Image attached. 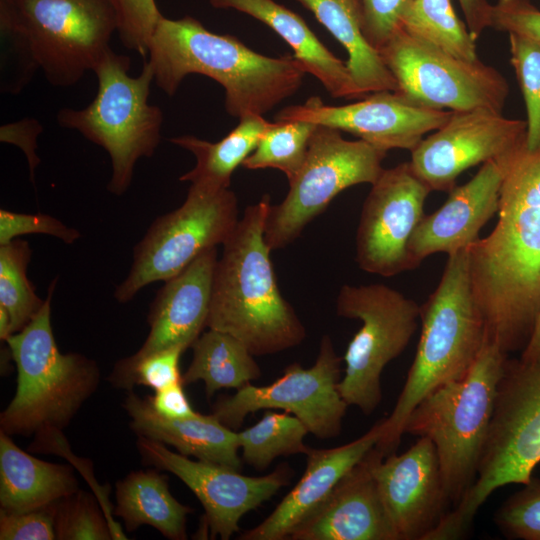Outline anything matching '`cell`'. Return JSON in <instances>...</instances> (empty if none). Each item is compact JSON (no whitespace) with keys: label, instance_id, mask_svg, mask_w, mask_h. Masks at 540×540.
I'll use <instances>...</instances> for the list:
<instances>
[{"label":"cell","instance_id":"cell-16","mask_svg":"<svg viewBox=\"0 0 540 540\" xmlns=\"http://www.w3.org/2000/svg\"><path fill=\"white\" fill-rule=\"evenodd\" d=\"M137 448L145 464L171 472L195 494L204 509L203 528L211 538L230 539L241 518L289 485L292 477L284 464L263 476H246L224 465L192 460L142 436Z\"/></svg>","mask_w":540,"mask_h":540},{"label":"cell","instance_id":"cell-37","mask_svg":"<svg viewBox=\"0 0 540 540\" xmlns=\"http://www.w3.org/2000/svg\"><path fill=\"white\" fill-rule=\"evenodd\" d=\"M181 348L160 351L137 361L119 360L108 380L117 388L132 390L135 385H143L158 391L183 383L179 361L183 354Z\"/></svg>","mask_w":540,"mask_h":540},{"label":"cell","instance_id":"cell-26","mask_svg":"<svg viewBox=\"0 0 540 540\" xmlns=\"http://www.w3.org/2000/svg\"><path fill=\"white\" fill-rule=\"evenodd\" d=\"M78 490L70 465L36 458L0 431V510L22 513L41 509Z\"/></svg>","mask_w":540,"mask_h":540},{"label":"cell","instance_id":"cell-4","mask_svg":"<svg viewBox=\"0 0 540 540\" xmlns=\"http://www.w3.org/2000/svg\"><path fill=\"white\" fill-rule=\"evenodd\" d=\"M421 332L405 384L375 445L396 452L415 406L438 387L464 377L479 356L487 332L471 287L468 248L448 256L441 279L420 305Z\"/></svg>","mask_w":540,"mask_h":540},{"label":"cell","instance_id":"cell-15","mask_svg":"<svg viewBox=\"0 0 540 540\" xmlns=\"http://www.w3.org/2000/svg\"><path fill=\"white\" fill-rule=\"evenodd\" d=\"M431 191L410 162L383 170L363 203L356 231V262L361 270L391 277L415 269L409 242L425 215Z\"/></svg>","mask_w":540,"mask_h":540},{"label":"cell","instance_id":"cell-41","mask_svg":"<svg viewBox=\"0 0 540 540\" xmlns=\"http://www.w3.org/2000/svg\"><path fill=\"white\" fill-rule=\"evenodd\" d=\"M362 31L367 42L378 52L401 28L413 0H358Z\"/></svg>","mask_w":540,"mask_h":540},{"label":"cell","instance_id":"cell-47","mask_svg":"<svg viewBox=\"0 0 540 540\" xmlns=\"http://www.w3.org/2000/svg\"><path fill=\"white\" fill-rule=\"evenodd\" d=\"M466 25L475 40L491 27L492 4L488 0H458Z\"/></svg>","mask_w":540,"mask_h":540},{"label":"cell","instance_id":"cell-13","mask_svg":"<svg viewBox=\"0 0 540 540\" xmlns=\"http://www.w3.org/2000/svg\"><path fill=\"white\" fill-rule=\"evenodd\" d=\"M398 86L396 92L436 110L489 109L502 113L509 86L479 59L455 57L399 28L380 49Z\"/></svg>","mask_w":540,"mask_h":540},{"label":"cell","instance_id":"cell-45","mask_svg":"<svg viewBox=\"0 0 540 540\" xmlns=\"http://www.w3.org/2000/svg\"><path fill=\"white\" fill-rule=\"evenodd\" d=\"M42 131L41 125L33 119H25L12 125L1 127V142L13 143L19 146L29 163L31 181L33 182L34 170L40 159L37 156V137Z\"/></svg>","mask_w":540,"mask_h":540},{"label":"cell","instance_id":"cell-44","mask_svg":"<svg viewBox=\"0 0 540 540\" xmlns=\"http://www.w3.org/2000/svg\"><path fill=\"white\" fill-rule=\"evenodd\" d=\"M491 27L540 40V10L530 0H497Z\"/></svg>","mask_w":540,"mask_h":540},{"label":"cell","instance_id":"cell-27","mask_svg":"<svg viewBox=\"0 0 540 540\" xmlns=\"http://www.w3.org/2000/svg\"><path fill=\"white\" fill-rule=\"evenodd\" d=\"M345 48L350 74L361 93L397 91L395 78L379 52L365 39L358 0H297Z\"/></svg>","mask_w":540,"mask_h":540},{"label":"cell","instance_id":"cell-2","mask_svg":"<svg viewBox=\"0 0 540 540\" xmlns=\"http://www.w3.org/2000/svg\"><path fill=\"white\" fill-rule=\"evenodd\" d=\"M148 55L154 81L167 95H174L187 75L207 76L224 88L226 112L238 119L267 113L295 94L306 74L293 55L259 54L232 35L207 30L191 16H163Z\"/></svg>","mask_w":540,"mask_h":540},{"label":"cell","instance_id":"cell-22","mask_svg":"<svg viewBox=\"0 0 540 540\" xmlns=\"http://www.w3.org/2000/svg\"><path fill=\"white\" fill-rule=\"evenodd\" d=\"M217 260V247L208 249L182 272L164 281L149 307L147 338L125 360L134 362L160 351H185L192 346L207 328Z\"/></svg>","mask_w":540,"mask_h":540},{"label":"cell","instance_id":"cell-21","mask_svg":"<svg viewBox=\"0 0 540 540\" xmlns=\"http://www.w3.org/2000/svg\"><path fill=\"white\" fill-rule=\"evenodd\" d=\"M503 174L500 160L482 164L473 178L449 192L439 209L423 216L409 242L414 268L433 254L451 256L478 239L498 211Z\"/></svg>","mask_w":540,"mask_h":540},{"label":"cell","instance_id":"cell-18","mask_svg":"<svg viewBox=\"0 0 540 540\" xmlns=\"http://www.w3.org/2000/svg\"><path fill=\"white\" fill-rule=\"evenodd\" d=\"M451 114L450 110L428 108L399 92L384 90L342 106L326 105L320 97H310L304 104L280 110L275 121H308L351 133L386 151H411L425 134L440 128Z\"/></svg>","mask_w":540,"mask_h":540},{"label":"cell","instance_id":"cell-23","mask_svg":"<svg viewBox=\"0 0 540 540\" xmlns=\"http://www.w3.org/2000/svg\"><path fill=\"white\" fill-rule=\"evenodd\" d=\"M383 419L359 438L334 448H310L306 468L297 484L260 524L242 533L240 540H287L330 494L339 480L379 441Z\"/></svg>","mask_w":540,"mask_h":540},{"label":"cell","instance_id":"cell-34","mask_svg":"<svg viewBox=\"0 0 540 540\" xmlns=\"http://www.w3.org/2000/svg\"><path fill=\"white\" fill-rule=\"evenodd\" d=\"M317 126L301 120L270 122L242 166L250 170L278 169L290 182L305 161L310 139Z\"/></svg>","mask_w":540,"mask_h":540},{"label":"cell","instance_id":"cell-35","mask_svg":"<svg viewBox=\"0 0 540 540\" xmlns=\"http://www.w3.org/2000/svg\"><path fill=\"white\" fill-rule=\"evenodd\" d=\"M95 495L78 490L55 504L58 540H110L115 531Z\"/></svg>","mask_w":540,"mask_h":540},{"label":"cell","instance_id":"cell-30","mask_svg":"<svg viewBox=\"0 0 540 540\" xmlns=\"http://www.w3.org/2000/svg\"><path fill=\"white\" fill-rule=\"evenodd\" d=\"M192 361L182 375L184 385L202 380L207 398L223 388H240L262 372L248 348L233 335L208 328L191 346Z\"/></svg>","mask_w":540,"mask_h":540},{"label":"cell","instance_id":"cell-40","mask_svg":"<svg viewBox=\"0 0 540 540\" xmlns=\"http://www.w3.org/2000/svg\"><path fill=\"white\" fill-rule=\"evenodd\" d=\"M117 16L122 45L141 56L148 54L150 39L163 17L155 0H110Z\"/></svg>","mask_w":540,"mask_h":540},{"label":"cell","instance_id":"cell-48","mask_svg":"<svg viewBox=\"0 0 540 540\" xmlns=\"http://www.w3.org/2000/svg\"><path fill=\"white\" fill-rule=\"evenodd\" d=\"M540 356V309L531 338L522 351L520 359L525 362L535 360Z\"/></svg>","mask_w":540,"mask_h":540},{"label":"cell","instance_id":"cell-10","mask_svg":"<svg viewBox=\"0 0 540 540\" xmlns=\"http://www.w3.org/2000/svg\"><path fill=\"white\" fill-rule=\"evenodd\" d=\"M336 312L362 322L345 351L338 389L348 406L370 415L382 401L384 368L402 354L420 324V305L385 284L343 285Z\"/></svg>","mask_w":540,"mask_h":540},{"label":"cell","instance_id":"cell-19","mask_svg":"<svg viewBox=\"0 0 540 540\" xmlns=\"http://www.w3.org/2000/svg\"><path fill=\"white\" fill-rule=\"evenodd\" d=\"M398 540H427L449 511L434 444L419 437L407 451L380 458L373 469Z\"/></svg>","mask_w":540,"mask_h":540},{"label":"cell","instance_id":"cell-49","mask_svg":"<svg viewBox=\"0 0 540 540\" xmlns=\"http://www.w3.org/2000/svg\"><path fill=\"white\" fill-rule=\"evenodd\" d=\"M12 335L11 319L5 308L0 306V340H6Z\"/></svg>","mask_w":540,"mask_h":540},{"label":"cell","instance_id":"cell-28","mask_svg":"<svg viewBox=\"0 0 540 540\" xmlns=\"http://www.w3.org/2000/svg\"><path fill=\"white\" fill-rule=\"evenodd\" d=\"M159 469L132 471L116 483V507L127 531L147 524L171 540H185L187 515L193 510L170 492Z\"/></svg>","mask_w":540,"mask_h":540},{"label":"cell","instance_id":"cell-9","mask_svg":"<svg viewBox=\"0 0 540 540\" xmlns=\"http://www.w3.org/2000/svg\"><path fill=\"white\" fill-rule=\"evenodd\" d=\"M0 20L25 35L39 69L60 87L95 70L118 26L110 0H0Z\"/></svg>","mask_w":540,"mask_h":540},{"label":"cell","instance_id":"cell-11","mask_svg":"<svg viewBox=\"0 0 540 540\" xmlns=\"http://www.w3.org/2000/svg\"><path fill=\"white\" fill-rule=\"evenodd\" d=\"M239 220L238 198L230 188L191 184L183 204L157 217L136 244L114 298L127 303L145 286L176 276L206 250L223 245Z\"/></svg>","mask_w":540,"mask_h":540},{"label":"cell","instance_id":"cell-20","mask_svg":"<svg viewBox=\"0 0 540 540\" xmlns=\"http://www.w3.org/2000/svg\"><path fill=\"white\" fill-rule=\"evenodd\" d=\"M383 457L374 446L287 540H398L373 473Z\"/></svg>","mask_w":540,"mask_h":540},{"label":"cell","instance_id":"cell-31","mask_svg":"<svg viewBox=\"0 0 540 540\" xmlns=\"http://www.w3.org/2000/svg\"><path fill=\"white\" fill-rule=\"evenodd\" d=\"M401 28L455 57L479 59L476 40L455 13L451 0H413Z\"/></svg>","mask_w":540,"mask_h":540},{"label":"cell","instance_id":"cell-17","mask_svg":"<svg viewBox=\"0 0 540 540\" xmlns=\"http://www.w3.org/2000/svg\"><path fill=\"white\" fill-rule=\"evenodd\" d=\"M526 130V121L493 110L452 111L440 128L411 150L410 163L432 191L449 193L462 172L525 145Z\"/></svg>","mask_w":540,"mask_h":540},{"label":"cell","instance_id":"cell-25","mask_svg":"<svg viewBox=\"0 0 540 540\" xmlns=\"http://www.w3.org/2000/svg\"><path fill=\"white\" fill-rule=\"evenodd\" d=\"M215 8L235 9L266 24L293 50V57L334 98L365 97L356 86L347 63L337 58L304 19L274 0H209Z\"/></svg>","mask_w":540,"mask_h":540},{"label":"cell","instance_id":"cell-32","mask_svg":"<svg viewBox=\"0 0 540 540\" xmlns=\"http://www.w3.org/2000/svg\"><path fill=\"white\" fill-rule=\"evenodd\" d=\"M307 427L293 414L266 411L253 426L238 432L242 460L263 471L278 457L307 454Z\"/></svg>","mask_w":540,"mask_h":540},{"label":"cell","instance_id":"cell-42","mask_svg":"<svg viewBox=\"0 0 540 540\" xmlns=\"http://www.w3.org/2000/svg\"><path fill=\"white\" fill-rule=\"evenodd\" d=\"M25 234H46L66 244H73L81 236L77 229L65 225L51 215L17 213L0 209V245Z\"/></svg>","mask_w":540,"mask_h":540},{"label":"cell","instance_id":"cell-5","mask_svg":"<svg viewBox=\"0 0 540 540\" xmlns=\"http://www.w3.org/2000/svg\"><path fill=\"white\" fill-rule=\"evenodd\" d=\"M51 282L38 314L6 344L17 368L14 397L0 414V431L12 436L62 432L100 383L97 363L80 353H62L51 324Z\"/></svg>","mask_w":540,"mask_h":540},{"label":"cell","instance_id":"cell-8","mask_svg":"<svg viewBox=\"0 0 540 540\" xmlns=\"http://www.w3.org/2000/svg\"><path fill=\"white\" fill-rule=\"evenodd\" d=\"M130 58L111 48L95 68L98 90L83 109H61L60 126L77 130L110 156L112 175L107 189L120 196L129 188L137 161L151 157L161 139L163 113L149 104L154 72L147 61L139 75H129Z\"/></svg>","mask_w":540,"mask_h":540},{"label":"cell","instance_id":"cell-36","mask_svg":"<svg viewBox=\"0 0 540 540\" xmlns=\"http://www.w3.org/2000/svg\"><path fill=\"white\" fill-rule=\"evenodd\" d=\"M508 34L510 62L526 107V148L532 151L540 147V40Z\"/></svg>","mask_w":540,"mask_h":540},{"label":"cell","instance_id":"cell-39","mask_svg":"<svg viewBox=\"0 0 540 540\" xmlns=\"http://www.w3.org/2000/svg\"><path fill=\"white\" fill-rule=\"evenodd\" d=\"M1 91L19 93L39 69L30 43L12 24L0 20Z\"/></svg>","mask_w":540,"mask_h":540},{"label":"cell","instance_id":"cell-46","mask_svg":"<svg viewBox=\"0 0 540 540\" xmlns=\"http://www.w3.org/2000/svg\"><path fill=\"white\" fill-rule=\"evenodd\" d=\"M183 383H178L155 391L147 397L151 407L161 416L167 418H188L197 414L187 398Z\"/></svg>","mask_w":540,"mask_h":540},{"label":"cell","instance_id":"cell-12","mask_svg":"<svg viewBox=\"0 0 540 540\" xmlns=\"http://www.w3.org/2000/svg\"><path fill=\"white\" fill-rule=\"evenodd\" d=\"M386 154L364 140H346L341 131L318 125L287 195L268 210L264 239L269 248L281 249L295 241L343 190L372 185L384 170Z\"/></svg>","mask_w":540,"mask_h":540},{"label":"cell","instance_id":"cell-33","mask_svg":"<svg viewBox=\"0 0 540 540\" xmlns=\"http://www.w3.org/2000/svg\"><path fill=\"white\" fill-rule=\"evenodd\" d=\"M32 250L26 240L0 245V306L11 319L12 335L24 329L44 305L27 276Z\"/></svg>","mask_w":540,"mask_h":540},{"label":"cell","instance_id":"cell-29","mask_svg":"<svg viewBox=\"0 0 540 540\" xmlns=\"http://www.w3.org/2000/svg\"><path fill=\"white\" fill-rule=\"evenodd\" d=\"M269 124L262 115H247L240 118L239 124L217 142L192 135L169 139L171 143L190 151L196 159L195 166L179 180L214 189L229 188L233 172L254 151Z\"/></svg>","mask_w":540,"mask_h":540},{"label":"cell","instance_id":"cell-6","mask_svg":"<svg viewBox=\"0 0 540 540\" xmlns=\"http://www.w3.org/2000/svg\"><path fill=\"white\" fill-rule=\"evenodd\" d=\"M507 361V354L487 340L468 373L424 397L405 423L404 434L434 444L453 508L476 480Z\"/></svg>","mask_w":540,"mask_h":540},{"label":"cell","instance_id":"cell-38","mask_svg":"<svg viewBox=\"0 0 540 540\" xmlns=\"http://www.w3.org/2000/svg\"><path fill=\"white\" fill-rule=\"evenodd\" d=\"M495 521L509 538L540 540V479L531 477L511 495L497 511Z\"/></svg>","mask_w":540,"mask_h":540},{"label":"cell","instance_id":"cell-7","mask_svg":"<svg viewBox=\"0 0 540 540\" xmlns=\"http://www.w3.org/2000/svg\"><path fill=\"white\" fill-rule=\"evenodd\" d=\"M539 462L540 356L529 362L508 360L476 480L428 539L462 538L495 490L508 484H526Z\"/></svg>","mask_w":540,"mask_h":540},{"label":"cell","instance_id":"cell-43","mask_svg":"<svg viewBox=\"0 0 540 540\" xmlns=\"http://www.w3.org/2000/svg\"><path fill=\"white\" fill-rule=\"evenodd\" d=\"M55 504L22 513L0 510L1 540H54Z\"/></svg>","mask_w":540,"mask_h":540},{"label":"cell","instance_id":"cell-14","mask_svg":"<svg viewBox=\"0 0 540 540\" xmlns=\"http://www.w3.org/2000/svg\"><path fill=\"white\" fill-rule=\"evenodd\" d=\"M341 358L329 335H323L314 364L305 368L288 365L274 382L255 386L247 383L233 395L220 397L212 414L225 426L235 430L250 413L262 409H281L293 414L320 439L336 437L342 430L348 404L342 398Z\"/></svg>","mask_w":540,"mask_h":540},{"label":"cell","instance_id":"cell-24","mask_svg":"<svg viewBox=\"0 0 540 540\" xmlns=\"http://www.w3.org/2000/svg\"><path fill=\"white\" fill-rule=\"evenodd\" d=\"M123 407L137 436L171 445L188 457L241 470L238 432L222 424L212 413L167 418L151 407L148 398H140L132 390L128 391Z\"/></svg>","mask_w":540,"mask_h":540},{"label":"cell","instance_id":"cell-1","mask_svg":"<svg viewBox=\"0 0 540 540\" xmlns=\"http://www.w3.org/2000/svg\"><path fill=\"white\" fill-rule=\"evenodd\" d=\"M504 174L498 220L468 248L471 287L487 340L523 351L540 309V147L499 159Z\"/></svg>","mask_w":540,"mask_h":540},{"label":"cell","instance_id":"cell-3","mask_svg":"<svg viewBox=\"0 0 540 540\" xmlns=\"http://www.w3.org/2000/svg\"><path fill=\"white\" fill-rule=\"evenodd\" d=\"M271 206L265 194L249 205L217 260L207 328L229 333L254 356L300 345L306 330L282 296L264 239Z\"/></svg>","mask_w":540,"mask_h":540}]
</instances>
